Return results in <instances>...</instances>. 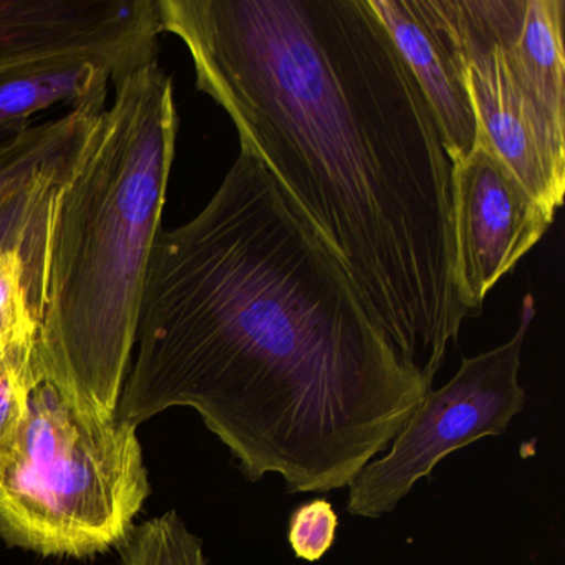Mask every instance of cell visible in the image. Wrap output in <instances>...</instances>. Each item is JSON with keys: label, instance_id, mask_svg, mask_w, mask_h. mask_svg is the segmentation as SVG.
I'll return each mask as SVG.
<instances>
[{"label": "cell", "instance_id": "2", "mask_svg": "<svg viewBox=\"0 0 565 565\" xmlns=\"http://www.w3.org/2000/svg\"><path fill=\"white\" fill-rule=\"evenodd\" d=\"M157 6L198 90L303 211L403 362L433 383L468 319L455 164L369 0Z\"/></svg>", "mask_w": 565, "mask_h": 565}, {"label": "cell", "instance_id": "8", "mask_svg": "<svg viewBox=\"0 0 565 565\" xmlns=\"http://www.w3.org/2000/svg\"><path fill=\"white\" fill-rule=\"evenodd\" d=\"M452 186L458 290L475 319L489 290L542 239L555 214L479 141L455 163Z\"/></svg>", "mask_w": 565, "mask_h": 565}, {"label": "cell", "instance_id": "4", "mask_svg": "<svg viewBox=\"0 0 565 565\" xmlns=\"http://www.w3.org/2000/svg\"><path fill=\"white\" fill-rule=\"evenodd\" d=\"M148 495L137 426L38 380L0 471V537L42 555L100 554L128 537Z\"/></svg>", "mask_w": 565, "mask_h": 565}, {"label": "cell", "instance_id": "14", "mask_svg": "<svg viewBox=\"0 0 565 565\" xmlns=\"http://www.w3.org/2000/svg\"><path fill=\"white\" fill-rule=\"evenodd\" d=\"M34 349L14 350L0 360V471L11 456L28 416L29 395L38 382Z\"/></svg>", "mask_w": 565, "mask_h": 565}, {"label": "cell", "instance_id": "12", "mask_svg": "<svg viewBox=\"0 0 565 565\" xmlns=\"http://www.w3.org/2000/svg\"><path fill=\"white\" fill-rule=\"evenodd\" d=\"M38 333L31 257L22 247L0 244V343L8 352L34 349Z\"/></svg>", "mask_w": 565, "mask_h": 565}, {"label": "cell", "instance_id": "7", "mask_svg": "<svg viewBox=\"0 0 565 565\" xmlns=\"http://www.w3.org/2000/svg\"><path fill=\"white\" fill-rule=\"evenodd\" d=\"M157 0H0V75L92 62L111 84L158 61Z\"/></svg>", "mask_w": 565, "mask_h": 565}, {"label": "cell", "instance_id": "6", "mask_svg": "<svg viewBox=\"0 0 565 565\" xmlns=\"http://www.w3.org/2000/svg\"><path fill=\"white\" fill-rule=\"evenodd\" d=\"M461 55L479 143L552 214L565 193V127L518 77L489 21L484 0H438Z\"/></svg>", "mask_w": 565, "mask_h": 565}, {"label": "cell", "instance_id": "15", "mask_svg": "<svg viewBox=\"0 0 565 565\" xmlns=\"http://www.w3.org/2000/svg\"><path fill=\"white\" fill-rule=\"evenodd\" d=\"M339 518L323 499L300 505L290 519L289 541L297 557L316 562L332 547Z\"/></svg>", "mask_w": 565, "mask_h": 565}, {"label": "cell", "instance_id": "11", "mask_svg": "<svg viewBox=\"0 0 565 565\" xmlns=\"http://www.w3.org/2000/svg\"><path fill=\"white\" fill-rule=\"evenodd\" d=\"M110 84L108 72L92 62L0 75V128L32 125L35 115L61 104L107 107Z\"/></svg>", "mask_w": 565, "mask_h": 565}, {"label": "cell", "instance_id": "13", "mask_svg": "<svg viewBox=\"0 0 565 565\" xmlns=\"http://www.w3.org/2000/svg\"><path fill=\"white\" fill-rule=\"evenodd\" d=\"M120 552L124 565H206L203 542L174 511L134 527Z\"/></svg>", "mask_w": 565, "mask_h": 565}, {"label": "cell", "instance_id": "17", "mask_svg": "<svg viewBox=\"0 0 565 565\" xmlns=\"http://www.w3.org/2000/svg\"><path fill=\"white\" fill-rule=\"evenodd\" d=\"M9 353L11 352H8V350H6L4 347H2V343H0V360L6 359V356H8Z\"/></svg>", "mask_w": 565, "mask_h": 565}, {"label": "cell", "instance_id": "3", "mask_svg": "<svg viewBox=\"0 0 565 565\" xmlns=\"http://www.w3.org/2000/svg\"><path fill=\"white\" fill-rule=\"evenodd\" d=\"M111 85L114 104L49 206L34 352L38 380L102 416L117 415L130 370L180 128L160 62Z\"/></svg>", "mask_w": 565, "mask_h": 565}, {"label": "cell", "instance_id": "10", "mask_svg": "<svg viewBox=\"0 0 565 565\" xmlns=\"http://www.w3.org/2000/svg\"><path fill=\"white\" fill-rule=\"evenodd\" d=\"M509 64L545 114L565 127L564 0H484Z\"/></svg>", "mask_w": 565, "mask_h": 565}, {"label": "cell", "instance_id": "16", "mask_svg": "<svg viewBox=\"0 0 565 565\" xmlns=\"http://www.w3.org/2000/svg\"><path fill=\"white\" fill-rule=\"evenodd\" d=\"M31 125H14V127L0 128V148L11 143L14 138H18Z\"/></svg>", "mask_w": 565, "mask_h": 565}, {"label": "cell", "instance_id": "5", "mask_svg": "<svg viewBox=\"0 0 565 565\" xmlns=\"http://www.w3.org/2000/svg\"><path fill=\"white\" fill-rule=\"evenodd\" d=\"M534 317V297L525 296L518 329L508 342L466 356L446 385L426 393L385 455L370 461L350 482V514L376 519L395 511L446 456L478 439L504 435L525 408L519 370Z\"/></svg>", "mask_w": 565, "mask_h": 565}, {"label": "cell", "instance_id": "9", "mask_svg": "<svg viewBox=\"0 0 565 565\" xmlns=\"http://www.w3.org/2000/svg\"><path fill=\"white\" fill-rule=\"evenodd\" d=\"M418 82L452 164L475 150L479 131L461 55L438 0H369Z\"/></svg>", "mask_w": 565, "mask_h": 565}, {"label": "cell", "instance_id": "1", "mask_svg": "<svg viewBox=\"0 0 565 565\" xmlns=\"http://www.w3.org/2000/svg\"><path fill=\"white\" fill-rule=\"evenodd\" d=\"M135 347L118 418L196 409L247 479L290 492L349 488L433 388L244 148L210 203L158 234Z\"/></svg>", "mask_w": 565, "mask_h": 565}]
</instances>
